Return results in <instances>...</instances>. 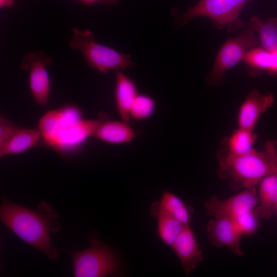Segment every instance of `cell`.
Masks as SVG:
<instances>
[{
  "label": "cell",
  "mask_w": 277,
  "mask_h": 277,
  "mask_svg": "<svg viewBox=\"0 0 277 277\" xmlns=\"http://www.w3.org/2000/svg\"><path fill=\"white\" fill-rule=\"evenodd\" d=\"M276 213L277 214V205H276Z\"/></svg>",
  "instance_id": "obj_29"
},
{
  "label": "cell",
  "mask_w": 277,
  "mask_h": 277,
  "mask_svg": "<svg viewBox=\"0 0 277 277\" xmlns=\"http://www.w3.org/2000/svg\"><path fill=\"white\" fill-rule=\"evenodd\" d=\"M100 122L84 118L78 107L67 105L45 113L39 120L38 129L47 146L66 154L93 136Z\"/></svg>",
  "instance_id": "obj_2"
},
{
  "label": "cell",
  "mask_w": 277,
  "mask_h": 277,
  "mask_svg": "<svg viewBox=\"0 0 277 277\" xmlns=\"http://www.w3.org/2000/svg\"><path fill=\"white\" fill-rule=\"evenodd\" d=\"M18 128L8 119L2 116L0 118V147H2L13 135Z\"/></svg>",
  "instance_id": "obj_24"
},
{
  "label": "cell",
  "mask_w": 277,
  "mask_h": 277,
  "mask_svg": "<svg viewBox=\"0 0 277 277\" xmlns=\"http://www.w3.org/2000/svg\"><path fill=\"white\" fill-rule=\"evenodd\" d=\"M136 136L135 131L129 123L121 120L101 121L93 136L109 144L123 145L130 143Z\"/></svg>",
  "instance_id": "obj_15"
},
{
  "label": "cell",
  "mask_w": 277,
  "mask_h": 277,
  "mask_svg": "<svg viewBox=\"0 0 277 277\" xmlns=\"http://www.w3.org/2000/svg\"><path fill=\"white\" fill-rule=\"evenodd\" d=\"M249 0H201L180 15L179 23L184 26L197 17L210 19L221 28H230L239 24L240 14Z\"/></svg>",
  "instance_id": "obj_7"
},
{
  "label": "cell",
  "mask_w": 277,
  "mask_h": 277,
  "mask_svg": "<svg viewBox=\"0 0 277 277\" xmlns=\"http://www.w3.org/2000/svg\"><path fill=\"white\" fill-rule=\"evenodd\" d=\"M137 86L128 75L116 70L114 89V99L116 110L121 120L129 123L130 110L138 94Z\"/></svg>",
  "instance_id": "obj_13"
},
{
  "label": "cell",
  "mask_w": 277,
  "mask_h": 277,
  "mask_svg": "<svg viewBox=\"0 0 277 277\" xmlns=\"http://www.w3.org/2000/svg\"><path fill=\"white\" fill-rule=\"evenodd\" d=\"M271 53L272 63L268 73L277 76V50Z\"/></svg>",
  "instance_id": "obj_26"
},
{
  "label": "cell",
  "mask_w": 277,
  "mask_h": 277,
  "mask_svg": "<svg viewBox=\"0 0 277 277\" xmlns=\"http://www.w3.org/2000/svg\"><path fill=\"white\" fill-rule=\"evenodd\" d=\"M258 186V204L254 211L260 219L268 220L276 213L277 166L274 171L263 179Z\"/></svg>",
  "instance_id": "obj_14"
},
{
  "label": "cell",
  "mask_w": 277,
  "mask_h": 277,
  "mask_svg": "<svg viewBox=\"0 0 277 277\" xmlns=\"http://www.w3.org/2000/svg\"><path fill=\"white\" fill-rule=\"evenodd\" d=\"M243 60L251 68L268 72L272 63V53L261 47H255L246 53Z\"/></svg>",
  "instance_id": "obj_22"
},
{
  "label": "cell",
  "mask_w": 277,
  "mask_h": 277,
  "mask_svg": "<svg viewBox=\"0 0 277 277\" xmlns=\"http://www.w3.org/2000/svg\"><path fill=\"white\" fill-rule=\"evenodd\" d=\"M207 233L210 243L214 246L226 247L234 254L241 256L243 235L234 222L226 218H213L207 225Z\"/></svg>",
  "instance_id": "obj_10"
},
{
  "label": "cell",
  "mask_w": 277,
  "mask_h": 277,
  "mask_svg": "<svg viewBox=\"0 0 277 277\" xmlns=\"http://www.w3.org/2000/svg\"><path fill=\"white\" fill-rule=\"evenodd\" d=\"M258 204L256 187L242 189L229 198L221 200L215 195L205 202L208 214L213 218L234 220L239 216L253 210Z\"/></svg>",
  "instance_id": "obj_8"
},
{
  "label": "cell",
  "mask_w": 277,
  "mask_h": 277,
  "mask_svg": "<svg viewBox=\"0 0 277 277\" xmlns=\"http://www.w3.org/2000/svg\"><path fill=\"white\" fill-rule=\"evenodd\" d=\"M274 102V96L270 92L251 91L239 108L238 127L254 130L261 116L273 105Z\"/></svg>",
  "instance_id": "obj_11"
},
{
  "label": "cell",
  "mask_w": 277,
  "mask_h": 277,
  "mask_svg": "<svg viewBox=\"0 0 277 277\" xmlns=\"http://www.w3.org/2000/svg\"><path fill=\"white\" fill-rule=\"evenodd\" d=\"M150 212L152 215L158 212L166 213L184 225L189 224L192 218L191 208L179 197L169 191L164 192L160 201L151 205Z\"/></svg>",
  "instance_id": "obj_17"
},
{
  "label": "cell",
  "mask_w": 277,
  "mask_h": 277,
  "mask_svg": "<svg viewBox=\"0 0 277 277\" xmlns=\"http://www.w3.org/2000/svg\"><path fill=\"white\" fill-rule=\"evenodd\" d=\"M171 247L186 274L193 271L204 260L202 251L189 224L183 226Z\"/></svg>",
  "instance_id": "obj_12"
},
{
  "label": "cell",
  "mask_w": 277,
  "mask_h": 277,
  "mask_svg": "<svg viewBox=\"0 0 277 277\" xmlns=\"http://www.w3.org/2000/svg\"><path fill=\"white\" fill-rule=\"evenodd\" d=\"M153 215L157 219L159 238L165 244L171 246L184 224L163 212H158Z\"/></svg>",
  "instance_id": "obj_20"
},
{
  "label": "cell",
  "mask_w": 277,
  "mask_h": 277,
  "mask_svg": "<svg viewBox=\"0 0 277 277\" xmlns=\"http://www.w3.org/2000/svg\"><path fill=\"white\" fill-rule=\"evenodd\" d=\"M256 139L254 130L238 127L225 140L223 149L232 155L245 154L255 149L254 145Z\"/></svg>",
  "instance_id": "obj_19"
},
{
  "label": "cell",
  "mask_w": 277,
  "mask_h": 277,
  "mask_svg": "<svg viewBox=\"0 0 277 277\" xmlns=\"http://www.w3.org/2000/svg\"><path fill=\"white\" fill-rule=\"evenodd\" d=\"M248 28L258 33L261 47L271 52L277 50V17L264 21L253 16L249 19Z\"/></svg>",
  "instance_id": "obj_18"
},
{
  "label": "cell",
  "mask_w": 277,
  "mask_h": 277,
  "mask_svg": "<svg viewBox=\"0 0 277 277\" xmlns=\"http://www.w3.org/2000/svg\"><path fill=\"white\" fill-rule=\"evenodd\" d=\"M258 44L254 32L249 28L238 36L227 40L219 50L206 82L211 85H221L225 78L226 72L243 60L246 53Z\"/></svg>",
  "instance_id": "obj_6"
},
{
  "label": "cell",
  "mask_w": 277,
  "mask_h": 277,
  "mask_svg": "<svg viewBox=\"0 0 277 277\" xmlns=\"http://www.w3.org/2000/svg\"><path fill=\"white\" fill-rule=\"evenodd\" d=\"M2 222L23 242L41 251L49 259L58 257L51 244L50 234L58 232L57 214L52 206L41 202L36 210L30 209L3 197L0 208Z\"/></svg>",
  "instance_id": "obj_1"
},
{
  "label": "cell",
  "mask_w": 277,
  "mask_h": 277,
  "mask_svg": "<svg viewBox=\"0 0 277 277\" xmlns=\"http://www.w3.org/2000/svg\"><path fill=\"white\" fill-rule=\"evenodd\" d=\"M72 37L69 46L79 50L91 67L106 73L132 67L133 62L130 55L121 53L114 49L95 41V35L89 30L72 29Z\"/></svg>",
  "instance_id": "obj_5"
},
{
  "label": "cell",
  "mask_w": 277,
  "mask_h": 277,
  "mask_svg": "<svg viewBox=\"0 0 277 277\" xmlns=\"http://www.w3.org/2000/svg\"><path fill=\"white\" fill-rule=\"evenodd\" d=\"M14 4V0H0L1 8H8L11 7Z\"/></svg>",
  "instance_id": "obj_27"
},
{
  "label": "cell",
  "mask_w": 277,
  "mask_h": 277,
  "mask_svg": "<svg viewBox=\"0 0 277 277\" xmlns=\"http://www.w3.org/2000/svg\"><path fill=\"white\" fill-rule=\"evenodd\" d=\"M156 103L154 99L145 94H138L133 102L130 110L131 120H146L154 113Z\"/></svg>",
  "instance_id": "obj_21"
},
{
  "label": "cell",
  "mask_w": 277,
  "mask_h": 277,
  "mask_svg": "<svg viewBox=\"0 0 277 277\" xmlns=\"http://www.w3.org/2000/svg\"><path fill=\"white\" fill-rule=\"evenodd\" d=\"M81 3L87 4H103L107 5H112L116 4L118 2V0H78Z\"/></svg>",
  "instance_id": "obj_25"
},
{
  "label": "cell",
  "mask_w": 277,
  "mask_h": 277,
  "mask_svg": "<svg viewBox=\"0 0 277 277\" xmlns=\"http://www.w3.org/2000/svg\"><path fill=\"white\" fill-rule=\"evenodd\" d=\"M51 58L43 52H29L21 63V68L29 71V86L34 100L40 105L48 102L51 83L48 68Z\"/></svg>",
  "instance_id": "obj_9"
},
{
  "label": "cell",
  "mask_w": 277,
  "mask_h": 277,
  "mask_svg": "<svg viewBox=\"0 0 277 277\" xmlns=\"http://www.w3.org/2000/svg\"><path fill=\"white\" fill-rule=\"evenodd\" d=\"M273 143L274 147L276 156L277 158V141H273Z\"/></svg>",
  "instance_id": "obj_28"
},
{
  "label": "cell",
  "mask_w": 277,
  "mask_h": 277,
  "mask_svg": "<svg viewBox=\"0 0 277 277\" xmlns=\"http://www.w3.org/2000/svg\"><path fill=\"white\" fill-rule=\"evenodd\" d=\"M42 140L39 130L18 128L0 147L1 158L24 153L36 147Z\"/></svg>",
  "instance_id": "obj_16"
},
{
  "label": "cell",
  "mask_w": 277,
  "mask_h": 277,
  "mask_svg": "<svg viewBox=\"0 0 277 277\" xmlns=\"http://www.w3.org/2000/svg\"><path fill=\"white\" fill-rule=\"evenodd\" d=\"M217 158L218 176L227 181L234 190L256 187L277 166L273 141L267 142L263 151L254 149L240 155L230 154L222 148L217 152Z\"/></svg>",
  "instance_id": "obj_3"
},
{
  "label": "cell",
  "mask_w": 277,
  "mask_h": 277,
  "mask_svg": "<svg viewBox=\"0 0 277 277\" xmlns=\"http://www.w3.org/2000/svg\"><path fill=\"white\" fill-rule=\"evenodd\" d=\"M90 245L86 249L69 251L75 277H102L117 275L120 260L115 252L102 242L95 233L88 238Z\"/></svg>",
  "instance_id": "obj_4"
},
{
  "label": "cell",
  "mask_w": 277,
  "mask_h": 277,
  "mask_svg": "<svg viewBox=\"0 0 277 277\" xmlns=\"http://www.w3.org/2000/svg\"><path fill=\"white\" fill-rule=\"evenodd\" d=\"M259 219L253 210L239 216L233 221L243 235H249L258 230Z\"/></svg>",
  "instance_id": "obj_23"
}]
</instances>
